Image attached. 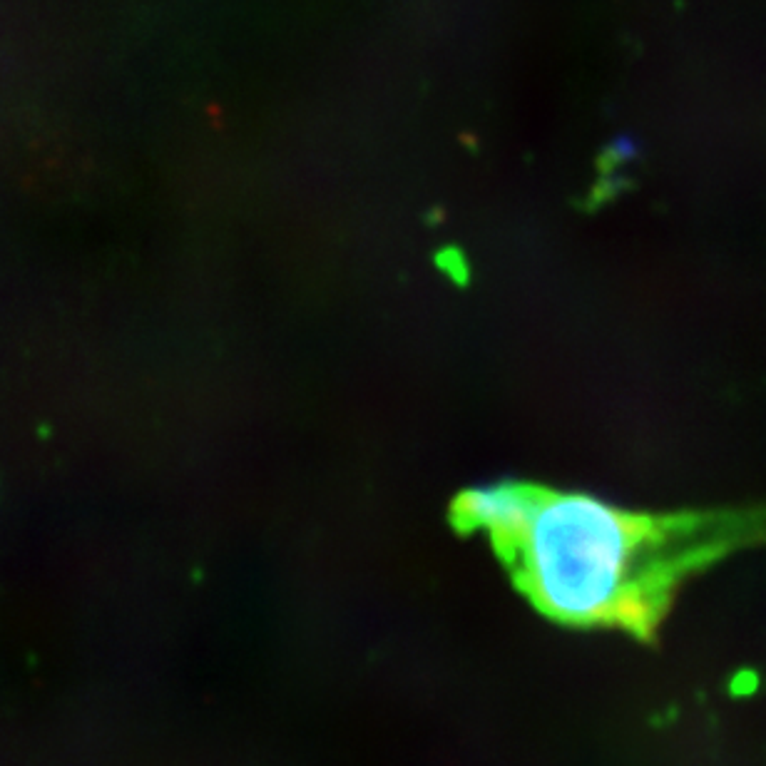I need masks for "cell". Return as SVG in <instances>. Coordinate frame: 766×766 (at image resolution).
<instances>
[{
  "label": "cell",
  "mask_w": 766,
  "mask_h": 766,
  "mask_svg": "<svg viewBox=\"0 0 766 766\" xmlns=\"http://www.w3.org/2000/svg\"><path fill=\"white\" fill-rule=\"evenodd\" d=\"M463 533L486 535L535 610L572 627L650 640L679 582L722 547L700 515H652L530 483L466 490L451 508Z\"/></svg>",
  "instance_id": "cell-1"
}]
</instances>
